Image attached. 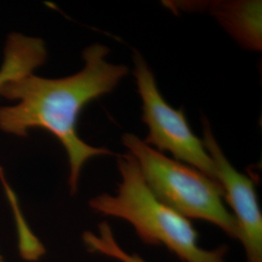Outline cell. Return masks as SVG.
Listing matches in <instances>:
<instances>
[{
    "mask_svg": "<svg viewBox=\"0 0 262 262\" xmlns=\"http://www.w3.org/2000/svg\"><path fill=\"white\" fill-rule=\"evenodd\" d=\"M83 241L86 249L93 253H100L120 262H147L137 253L125 252L117 242L112 228L107 222L98 225V234L85 231Z\"/></svg>",
    "mask_w": 262,
    "mask_h": 262,
    "instance_id": "ba28073f",
    "label": "cell"
},
{
    "mask_svg": "<svg viewBox=\"0 0 262 262\" xmlns=\"http://www.w3.org/2000/svg\"><path fill=\"white\" fill-rule=\"evenodd\" d=\"M133 75L142 101V121L149 130L143 141L162 154L168 151L174 159L216 181L214 162L202 139L192 132L184 112L165 101L151 68L138 51L133 53Z\"/></svg>",
    "mask_w": 262,
    "mask_h": 262,
    "instance_id": "277c9868",
    "label": "cell"
},
{
    "mask_svg": "<svg viewBox=\"0 0 262 262\" xmlns=\"http://www.w3.org/2000/svg\"><path fill=\"white\" fill-rule=\"evenodd\" d=\"M117 164L122 180L116 194L102 193L91 199L89 205L95 213L126 221L143 243L163 246L182 262H226L227 247L201 248L190 221L151 192L133 156H118Z\"/></svg>",
    "mask_w": 262,
    "mask_h": 262,
    "instance_id": "7a4b0ae2",
    "label": "cell"
},
{
    "mask_svg": "<svg viewBox=\"0 0 262 262\" xmlns=\"http://www.w3.org/2000/svg\"><path fill=\"white\" fill-rule=\"evenodd\" d=\"M46 59L47 49L42 39L19 33L9 35L4 49V60L0 67V92L9 82L32 74L36 68L45 63ZM0 179L3 187L8 184L1 168Z\"/></svg>",
    "mask_w": 262,
    "mask_h": 262,
    "instance_id": "52a82bcc",
    "label": "cell"
},
{
    "mask_svg": "<svg viewBox=\"0 0 262 262\" xmlns=\"http://www.w3.org/2000/svg\"><path fill=\"white\" fill-rule=\"evenodd\" d=\"M0 262H5L4 260V258H3V256H2V254L0 253Z\"/></svg>",
    "mask_w": 262,
    "mask_h": 262,
    "instance_id": "9c48e42d",
    "label": "cell"
},
{
    "mask_svg": "<svg viewBox=\"0 0 262 262\" xmlns=\"http://www.w3.org/2000/svg\"><path fill=\"white\" fill-rule=\"evenodd\" d=\"M122 142L161 202L187 220L205 221L240 241L238 225L225 206L224 189L216 181L152 149L135 134L124 133Z\"/></svg>",
    "mask_w": 262,
    "mask_h": 262,
    "instance_id": "3957f363",
    "label": "cell"
},
{
    "mask_svg": "<svg viewBox=\"0 0 262 262\" xmlns=\"http://www.w3.org/2000/svg\"><path fill=\"white\" fill-rule=\"evenodd\" d=\"M203 4H181L182 6L204 8L215 17L221 27L248 51L262 49V2L260 0L210 1Z\"/></svg>",
    "mask_w": 262,
    "mask_h": 262,
    "instance_id": "8992f818",
    "label": "cell"
},
{
    "mask_svg": "<svg viewBox=\"0 0 262 262\" xmlns=\"http://www.w3.org/2000/svg\"><path fill=\"white\" fill-rule=\"evenodd\" d=\"M201 122L202 142L214 162L215 178L224 189V199L233 211L247 262H262V214L254 183L235 169L225 157L205 117Z\"/></svg>",
    "mask_w": 262,
    "mask_h": 262,
    "instance_id": "5b68a950",
    "label": "cell"
},
{
    "mask_svg": "<svg viewBox=\"0 0 262 262\" xmlns=\"http://www.w3.org/2000/svg\"><path fill=\"white\" fill-rule=\"evenodd\" d=\"M110 49L95 43L83 52L84 68L59 79L32 74L5 84L0 95L18 100L0 107V129L16 136H27L32 128L52 133L64 148L69 162L68 185L74 194L82 169L94 157L113 156L112 150L94 147L82 140L77 131L79 116L91 101L110 94L129 69L107 61Z\"/></svg>",
    "mask_w": 262,
    "mask_h": 262,
    "instance_id": "6da1fadb",
    "label": "cell"
}]
</instances>
